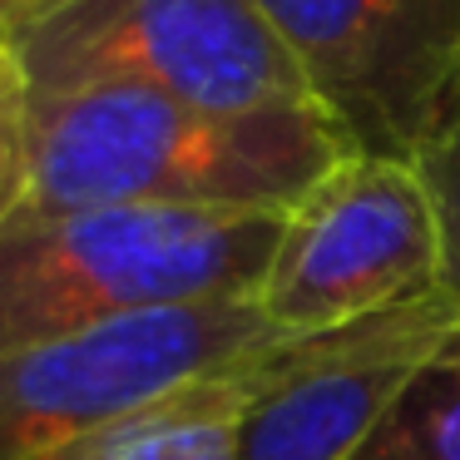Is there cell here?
<instances>
[{"label":"cell","mask_w":460,"mask_h":460,"mask_svg":"<svg viewBox=\"0 0 460 460\" xmlns=\"http://www.w3.org/2000/svg\"><path fill=\"white\" fill-rule=\"evenodd\" d=\"M262 347L124 411L110 426L65 446L55 460H238L243 416H248L252 386H258Z\"/></svg>","instance_id":"ba28073f"},{"label":"cell","mask_w":460,"mask_h":460,"mask_svg":"<svg viewBox=\"0 0 460 460\" xmlns=\"http://www.w3.org/2000/svg\"><path fill=\"white\" fill-rule=\"evenodd\" d=\"M282 213L80 208L0 233V357L193 302L252 297Z\"/></svg>","instance_id":"7a4b0ae2"},{"label":"cell","mask_w":460,"mask_h":460,"mask_svg":"<svg viewBox=\"0 0 460 460\" xmlns=\"http://www.w3.org/2000/svg\"><path fill=\"white\" fill-rule=\"evenodd\" d=\"M31 189V90L11 50H0V233Z\"/></svg>","instance_id":"8fae6325"},{"label":"cell","mask_w":460,"mask_h":460,"mask_svg":"<svg viewBox=\"0 0 460 460\" xmlns=\"http://www.w3.org/2000/svg\"><path fill=\"white\" fill-rule=\"evenodd\" d=\"M411 164L436 203L440 243H446V282L460 292V94L446 104V114L426 134V144L411 154Z\"/></svg>","instance_id":"30bf717a"},{"label":"cell","mask_w":460,"mask_h":460,"mask_svg":"<svg viewBox=\"0 0 460 460\" xmlns=\"http://www.w3.org/2000/svg\"><path fill=\"white\" fill-rule=\"evenodd\" d=\"M347 154L357 149L322 104L203 110L144 84H94L31 100V189L15 218L80 208L288 213Z\"/></svg>","instance_id":"6da1fadb"},{"label":"cell","mask_w":460,"mask_h":460,"mask_svg":"<svg viewBox=\"0 0 460 460\" xmlns=\"http://www.w3.org/2000/svg\"><path fill=\"white\" fill-rule=\"evenodd\" d=\"M65 5H75V0H0V50H5L15 35H25L31 25H40L45 15L65 11Z\"/></svg>","instance_id":"7c38bea8"},{"label":"cell","mask_w":460,"mask_h":460,"mask_svg":"<svg viewBox=\"0 0 460 460\" xmlns=\"http://www.w3.org/2000/svg\"><path fill=\"white\" fill-rule=\"evenodd\" d=\"M361 154L411 159L460 94V0H258Z\"/></svg>","instance_id":"8992f818"},{"label":"cell","mask_w":460,"mask_h":460,"mask_svg":"<svg viewBox=\"0 0 460 460\" xmlns=\"http://www.w3.org/2000/svg\"><path fill=\"white\" fill-rule=\"evenodd\" d=\"M272 337L252 297H223L0 357V460H55L114 416Z\"/></svg>","instance_id":"5b68a950"},{"label":"cell","mask_w":460,"mask_h":460,"mask_svg":"<svg viewBox=\"0 0 460 460\" xmlns=\"http://www.w3.org/2000/svg\"><path fill=\"white\" fill-rule=\"evenodd\" d=\"M436 288H446V243L416 164L357 149L282 213L252 302L278 337H317Z\"/></svg>","instance_id":"277c9868"},{"label":"cell","mask_w":460,"mask_h":460,"mask_svg":"<svg viewBox=\"0 0 460 460\" xmlns=\"http://www.w3.org/2000/svg\"><path fill=\"white\" fill-rule=\"evenodd\" d=\"M5 50L31 100L144 84L203 110L317 104L258 0H75Z\"/></svg>","instance_id":"3957f363"},{"label":"cell","mask_w":460,"mask_h":460,"mask_svg":"<svg viewBox=\"0 0 460 460\" xmlns=\"http://www.w3.org/2000/svg\"><path fill=\"white\" fill-rule=\"evenodd\" d=\"M456 327L460 292L446 282L381 317L268 341L238 460H351Z\"/></svg>","instance_id":"52a82bcc"},{"label":"cell","mask_w":460,"mask_h":460,"mask_svg":"<svg viewBox=\"0 0 460 460\" xmlns=\"http://www.w3.org/2000/svg\"><path fill=\"white\" fill-rule=\"evenodd\" d=\"M351 460H460V327L426 357Z\"/></svg>","instance_id":"9c48e42d"}]
</instances>
